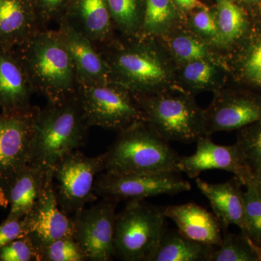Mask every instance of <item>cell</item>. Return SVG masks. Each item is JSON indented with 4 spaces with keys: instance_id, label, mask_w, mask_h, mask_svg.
Returning <instances> with one entry per match:
<instances>
[{
    "instance_id": "obj_1",
    "label": "cell",
    "mask_w": 261,
    "mask_h": 261,
    "mask_svg": "<svg viewBox=\"0 0 261 261\" xmlns=\"http://www.w3.org/2000/svg\"><path fill=\"white\" fill-rule=\"evenodd\" d=\"M89 128L77 94L47 102L36 120L29 164L54 168L65 155L85 145Z\"/></svg>"
},
{
    "instance_id": "obj_2",
    "label": "cell",
    "mask_w": 261,
    "mask_h": 261,
    "mask_svg": "<svg viewBox=\"0 0 261 261\" xmlns=\"http://www.w3.org/2000/svg\"><path fill=\"white\" fill-rule=\"evenodd\" d=\"M25 42L23 65L34 91L48 102L76 94L74 65L56 31L39 29Z\"/></svg>"
},
{
    "instance_id": "obj_3",
    "label": "cell",
    "mask_w": 261,
    "mask_h": 261,
    "mask_svg": "<svg viewBox=\"0 0 261 261\" xmlns=\"http://www.w3.org/2000/svg\"><path fill=\"white\" fill-rule=\"evenodd\" d=\"M102 154L105 171L115 174L178 171L176 164L180 157L169 142L145 122L120 132Z\"/></svg>"
},
{
    "instance_id": "obj_4",
    "label": "cell",
    "mask_w": 261,
    "mask_h": 261,
    "mask_svg": "<svg viewBox=\"0 0 261 261\" xmlns=\"http://www.w3.org/2000/svg\"><path fill=\"white\" fill-rule=\"evenodd\" d=\"M111 51H100L111 69V81L135 96L167 92L173 70L167 60L147 38Z\"/></svg>"
},
{
    "instance_id": "obj_5",
    "label": "cell",
    "mask_w": 261,
    "mask_h": 261,
    "mask_svg": "<svg viewBox=\"0 0 261 261\" xmlns=\"http://www.w3.org/2000/svg\"><path fill=\"white\" fill-rule=\"evenodd\" d=\"M137 99L144 122L168 142L191 143L206 135L205 110L197 104L192 94H173L167 91Z\"/></svg>"
},
{
    "instance_id": "obj_6",
    "label": "cell",
    "mask_w": 261,
    "mask_h": 261,
    "mask_svg": "<svg viewBox=\"0 0 261 261\" xmlns=\"http://www.w3.org/2000/svg\"><path fill=\"white\" fill-rule=\"evenodd\" d=\"M164 207L144 200L127 201L116 214L115 258L123 261H150L166 232Z\"/></svg>"
},
{
    "instance_id": "obj_7",
    "label": "cell",
    "mask_w": 261,
    "mask_h": 261,
    "mask_svg": "<svg viewBox=\"0 0 261 261\" xmlns=\"http://www.w3.org/2000/svg\"><path fill=\"white\" fill-rule=\"evenodd\" d=\"M77 97L89 126L121 132L144 122L137 97L113 82L80 84Z\"/></svg>"
},
{
    "instance_id": "obj_8",
    "label": "cell",
    "mask_w": 261,
    "mask_h": 261,
    "mask_svg": "<svg viewBox=\"0 0 261 261\" xmlns=\"http://www.w3.org/2000/svg\"><path fill=\"white\" fill-rule=\"evenodd\" d=\"M105 171L103 154L89 157L79 149L65 155L53 168L57 202L72 216L98 199L94 190L98 173Z\"/></svg>"
},
{
    "instance_id": "obj_9",
    "label": "cell",
    "mask_w": 261,
    "mask_h": 261,
    "mask_svg": "<svg viewBox=\"0 0 261 261\" xmlns=\"http://www.w3.org/2000/svg\"><path fill=\"white\" fill-rule=\"evenodd\" d=\"M40 108L0 115V200L10 184L29 163L31 143Z\"/></svg>"
},
{
    "instance_id": "obj_10",
    "label": "cell",
    "mask_w": 261,
    "mask_h": 261,
    "mask_svg": "<svg viewBox=\"0 0 261 261\" xmlns=\"http://www.w3.org/2000/svg\"><path fill=\"white\" fill-rule=\"evenodd\" d=\"M191 188L190 182L184 179L178 171L140 174H115L105 171L97 175L94 185L98 197L118 202L176 195Z\"/></svg>"
},
{
    "instance_id": "obj_11",
    "label": "cell",
    "mask_w": 261,
    "mask_h": 261,
    "mask_svg": "<svg viewBox=\"0 0 261 261\" xmlns=\"http://www.w3.org/2000/svg\"><path fill=\"white\" fill-rule=\"evenodd\" d=\"M118 201L102 198L96 205L71 216L72 237L87 260L111 261L115 258L114 230Z\"/></svg>"
},
{
    "instance_id": "obj_12",
    "label": "cell",
    "mask_w": 261,
    "mask_h": 261,
    "mask_svg": "<svg viewBox=\"0 0 261 261\" xmlns=\"http://www.w3.org/2000/svg\"><path fill=\"white\" fill-rule=\"evenodd\" d=\"M176 168L178 172L186 173L191 178H197L201 173L208 170L228 171L245 186L255 178L238 144L217 145L211 140V136L207 135L197 141L195 153L180 156Z\"/></svg>"
},
{
    "instance_id": "obj_13",
    "label": "cell",
    "mask_w": 261,
    "mask_h": 261,
    "mask_svg": "<svg viewBox=\"0 0 261 261\" xmlns=\"http://www.w3.org/2000/svg\"><path fill=\"white\" fill-rule=\"evenodd\" d=\"M27 237L40 252L48 244L65 237L72 236L73 221L57 202L53 171L30 212L23 218ZM40 256V255H39Z\"/></svg>"
},
{
    "instance_id": "obj_14",
    "label": "cell",
    "mask_w": 261,
    "mask_h": 261,
    "mask_svg": "<svg viewBox=\"0 0 261 261\" xmlns=\"http://www.w3.org/2000/svg\"><path fill=\"white\" fill-rule=\"evenodd\" d=\"M205 117L207 136L240 130L261 121V99L219 92L205 110Z\"/></svg>"
},
{
    "instance_id": "obj_15",
    "label": "cell",
    "mask_w": 261,
    "mask_h": 261,
    "mask_svg": "<svg viewBox=\"0 0 261 261\" xmlns=\"http://www.w3.org/2000/svg\"><path fill=\"white\" fill-rule=\"evenodd\" d=\"M58 24L56 32L71 57L78 84L111 82L109 65L94 43L65 20Z\"/></svg>"
},
{
    "instance_id": "obj_16",
    "label": "cell",
    "mask_w": 261,
    "mask_h": 261,
    "mask_svg": "<svg viewBox=\"0 0 261 261\" xmlns=\"http://www.w3.org/2000/svg\"><path fill=\"white\" fill-rule=\"evenodd\" d=\"M62 20L82 33L97 48L111 42L114 25L107 0H70Z\"/></svg>"
},
{
    "instance_id": "obj_17",
    "label": "cell",
    "mask_w": 261,
    "mask_h": 261,
    "mask_svg": "<svg viewBox=\"0 0 261 261\" xmlns=\"http://www.w3.org/2000/svg\"><path fill=\"white\" fill-rule=\"evenodd\" d=\"M166 218L172 220L186 238L211 246L222 243V227L214 214L195 202L164 207Z\"/></svg>"
},
{
    "instance_id": "obj_18",
    "label": "cell",
    "mask_w": 261,
    "mask_h": 261,
    "mask_svg": "<svg viewBox=\"0 0 261 261\" xmlns=\"http://www.w3.org/2000/svg\"><path fill=\"white\" fill-rule=\"evenodd\" d=\"M196 184L210 202L222 229L228 228L230 225H235L242 230V232L245 233V200L241 190L243 185L239 178L234 176L224 183L212 184L197 177Z\"/></svg>"
},
{
    "instance_id": "obj_19",
    "label": "cell",
    "mask_w": 261,
    "mask_h": 261,
    "mask_svg": "<svg viewBox=\"0 0 261 261\" xmlns=\"http://www.w3.org/2000/svg\"><path fill=\"white\" fill-rule=\"evenodd\" d=\"M53 168L29 164L15 176L5 192L3 200L9 204L7 219H23L33 208Z\"/></svg>"
},
{
    "instance_id": "obj_20",
    "label": "cell",
    "mask_w": 261,
    "mask_h": 261,
    "mask_svg": "<svg viewBox=\"0 0 261 261\" xmlns=\"http://www.w3.org/2000/svg\"><path fill=\"white\" fill-rule=\"evenodd\" d=\"M33 92L23 66L13 57L0 53V107L3 112H18L32 107Z\"/></svg>"
},
{
    "instance_id": "obj_21",
    "label": "cell",
    "mask_w": 261,
    "mask_h": 261,
    "mask_svg": "<svg viewBox=\"0 0 261 261\" xmlns=\"http://www.w3.org/2000/svg\"><path fill=\"white\" fill-rule=\"evenodd\" d=\"M42 29L31 0H0V37L28 40Z\"/></svg>"
},
{
    "instance_id": "obj_22",
    "label": "cell",
    "mask_w": 261,
    "mask_h": 261,
    "mask_svg": "<svg viewBox=\"0 0 261 261\" xmlns=\"http://www.w3.org/2000/svg\"><path fill=\"white\" fill-rule=\"evenodd\" d=\"M216 247L166 229L150 261H210Z\"/></svg>"
},
{
    "instance_id": "obj_23",
    "label": "cell",
    "mask_w": 261,
    "mask_h": 261,
    "mask_svg": "<svg viewBox=\"0 0 261 261\" xmlns=\"http://www.w3.org/2000/svg\"><path fill=\"white\" fill-rule=\"evenodd\" d=\"M180 80L189 94L219 90L222 82V66L213 60L189 62L182 64Z\"/></svg>"
},
{
    "instance_id": "obj_24",
    "label": "cell",
    "mask_w": 261,
    "mask_h": 261,
    "mask_svg": "<svg viewBox=\"0 0 261 261\" xmlns=\"http://www.w3.org/2000/svg\"><path fill=\"white\" fill-rule=\"evenodd\" d=\"M178 18L173 0H145L140 37L150 38L167 34L174 27Z\"/></svg>"
},
{
    "instance_id": "obj_25",
    "label": "cell",
    "mask_w": 261,
    "mask_h": 261,
    "mask_svg": "<svg viewBox=\"0 0 261 261\" xmlns=\"http://www.w3.org/2000/svg\"><path fill=\"white\" fill-rule=\"evenodd\" d=\"M114 27L127 37H140L145 0H107Z\"/></svg>"
},
{
    "instance_id": "obj_26",
    "label": "cell",
    "mask_w": 261,
    "mask_h": 261,
    "mask_svg": "<svg viewBox=\"0 0 261 261\" xmlns=\"http://www.w3.org/2000/svg\"><path fill=\"white\" fill-rule=\"evenodd\" d=\"M215 14L223 47L236 42L246 32V15L231 0H217Z\"/></svg>"
},
{
    "instance_id": "obj_27",
    "label": "cell",
    "mask_w": 261,
    "mask_h": 261,
    "mask_svg": "<svg viewBox=\"0 0 261 261\" xmlns=\"http://www.w3.org/2000/svg\"><path fill=\"white\" fill-rule=\"evenodd\" d=\"M222 229V243L216 247L210 261H259L252 240L243 233L233 234Z\"/></svg>"
},
{
    "instance_id": "obj_28",
    "label": "cell",
    "mask_w": 261,
    "mask_h": 261,
    "mask_svg": "<svg viewBox=\"0 0 261 261\" xmlns=\"http://www.w3.org/2000/svg\"><path fill=\"white\" fill-rule=\"evenodd\" d=\"M169 48L175 59L181 64L197 60L217 61L208 44L195 34L181 32L174 34L170 39Z\"/></svg>"
},
{
    "instance_id": "obj_29",
    "label": "cell",
    "mask_w": 261,
    "mask_h": 261,
    "mask_svg": "<svg viewBox=\"0 0 261 261\" xmlns=\"http://www.w3.org/2000/svg\"><path fill=\"white\" fill-rule=\"evenodd\" d=\"M238 145L254 176L261 173V121L240 129Z\"/></svg>"
},
{
    "instance_id": "obj_30",
    "label": "cell",
    "mask_w": 261,
    "mask_h": 261,
    "mask_svg": "<svg viewBox=\"0 0 261 261\" xmlns=\"http://www.w3.org/2000/svg\"><path fill=\"white\" fill-rule=\"evenodd\" d=\"M243 192L246 230L245 233L256 245H261V196L257 191L255 178L246 185Z\"/></svg>"
},
{
    "instance_id": "obj_31",
    "label": "cell",
    "mask_w": 261,
    "mask_h": 261,
    "mask_svg": "<svg viewBox=\"0 0 261 261\" xmlns=\"http://www.w3.org/2000/svg\"><path fill=\"white\" fill-rule=\"evenodd\" d=\"M40 261H87L80 245L72 236L58 239L43 247Z\"/></svg>"
},
{
    "instance_id": "obj_32",
    "label": "cell",
    "mask_w": 261,
    "mask_h": 261,
    "mask_svg": "<svg viewBox=\"0 0 261 261\" xmlns=\"http://www.w3.org/2000/svg\"><path fill=\"white\" fill-rule=\"evenodd\" d=\"M190 25L195 35L207 44L223 47L216 23V14L210 11L207 7L197 9L192 15Z\"/></svg>"
},
{
    "instance_id": "obj_33",
    "label": "cell",
    "mask_w": 261,
    "mask_h": 261,
    "mask_svg": "<svg viewBox=\"0 0 261 261\" xmlns=\"http://www.w3.org/2000/svg\"><path fill=\"white\" fill-rule=\"evenodd\" d=\"M0 261H40V256L30 239L25 236L0 248Z\"/></svg>"
},
{
    "instance_id": "obj_34",
    "label": "cell",
    "mask_w": 261,
    "mask_h": 261,
    "mask_svg": "<svg viewBox=\"0 0 261 261\" xmlns=\"http://www.w3.org/2000/svg\"><path fill=\"white\" fill-rule=\"evenodd\" d=\"M241 70L245 80L261 88V34L247 47Z\"/></svg>"
},
{
    "instance_id": "obj_35",
    "label": "cell",
    "mask_w": 261,
    "mask_h": 261,
    "mask_svg": "<svg viewBox=\"0 0 261 261\" xmlns=\"http://www.w3.org/2000/svg\"><path fill=\"white\" fill-rule=\"evenodd\" d=\"M42 29L60 21L64 17L70 0H31Z\"/></svg>"
},
{
    "instance_id": "obj_36",
    "label": "cell",
    "mask_w": 261,
    "mask_h": 261,
    "mask_svg": "<svg viewBox=\"0 0 261 261\" xmlns=\"http://www.w3.org/2000/svg\"><path fill=\"white\" fill-rule=\"evenodd\" d=\"M27 236L23 219H6L0 224V248Z\"/></svg>"
},
{
    "instance_id": "obj_37",
    "label": "cell",
    "mask_w": 261,
    "mask_h": 261,
    "mask_svg": "<svg viewBox=\"0 0 261 261\" xmlns=\"http://www.w3.org/2000/svg\"><path fill=\"white\" fill-rule=\"evenodd\" d=\"M180 8L185 10H197L206 8L199 0H173Z\"/></svg>"
},
{
    "instance_id": "obj_38",
    "label": "cell",
    "mask_w": 261,
    "mask_h": 261,
    "mask_svg": "<svg viewBox=\"0 0 261 261\" xmlns=\"http://www.w3.org/2000/svg\"><path fill=\"white\" fill-rule=\"evenodd\" d=\"M255 185H256L257 191L261 196V173L255 176Z\"/></svg>"
},
{
    "instance_id": "obj_39",
    "label": "cell",
    "mask_w": 261,
    "mask_h": 261,
    "mask_svg": "<svg viewBox=\"0 0 261 261\" xmlns=\"http://www.w3.org/2000/svg\"><path fill=\"white\" fill-rule=\"evenodd\" d=\"M252 245H253L254 249L256 252L257 257H258L259 261L261 260V245H256L252 242Z\"/></svg>"
},
{
    "instance_id": "obj_40",
    "label": "cell",
    "mask_w": 261,
    "mask_h": 261,
    "mask_svg": "<svg viewBox=\"0 0 261 261\" xmlns=\"http://www.w3.org/2000/svg\"><path fill=\"white\" fill-rule=\"evenodd\" d=\"M243 1L248 3V4H255V3H258L260 0H243Z\"/></svg>"
}]
</instances>
